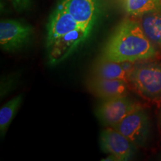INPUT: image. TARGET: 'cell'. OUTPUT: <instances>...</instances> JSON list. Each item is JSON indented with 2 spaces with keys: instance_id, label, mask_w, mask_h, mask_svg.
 <instances>
[{
  "instance_id": "6da1fadb",
  "label": "cell",
  "mask_w": 161,
  "mask_h": 161,
  "mask_svg": "<svg viewBox=\"0 0 161 161\" xmlns=\"http://www.w3.org/2000/svg\"><path fill=\"white\" fill-rule=\"evenodd\" d=\"M157 54L156 46L147 37L140 23L126 19L108 40L102 58L119 63H134L152 59Z\"/></svg>"
},
{
  "instance_id": "7a4b0ae2",
  "label": "cell",
  "mask_w": 161,
  "mask_h": 161,
  "mask_svg": "<svg viewBox=\"0 0 161 161\" xmlns=\"http://www.w3.org/2000/svg\"><path fill=\"white\" fill-rule=\"evenodd\" d=\"M138 62L128 73V83L145 99L158 103L161 102V62Z\"/></svg>"
},
{
  "instance_id": "3957f363",
  "label": "cell",
  "mask_w": 161,
  "mask_h": 161,
  "mask_svg": "<svg viewBox=\"0 0 161 161\" xmlns=\"http://www.w3.org/2000/svg\"><path fill=\"white\" fill-rule=\"evenodd\" d=\"M142 108L135 101L126 96L104 99L96 110L98 119L106 127L114 128L134 110Z\"/></svg>"
},
{
  "instance_id": "277c9868",
  "label": "cell",
  "mask_w": 161,
  "mask_h": 161,
  "mask_svg": "<svg viewBox=\"0 0 161 161\" xmlns=\"http://www.w3.org/2000/svg\"><path fill=\"white\" fill-rule=\"evenodd\" d=\"M91 31V29L80 27L46 46L48 63L51 66L57 65L67 58L88 37Z\"/></svg>"
},
{
  "instance_id": "5b68a950",
  "label": "cell",
  "mask_w": 161,
  "mask_h": 161,
  "mask_svg": "<svg viewBox=\"0 0 161 161\" xmlns=\"http://www.w3.org/2000/svg\"><path fill=\"white\" fill-rule=\"evenodd\" d=\"M33 35L31 25L14 19L0 23V46L5 52H16L29 44Z\"/></svg>"
},
{
  "instance_id": "8992f818",
  "label": "cell",
  "mask_w": 161,
  "mask_h": 161,
  "mask_svg": "<svg viewBox=\"0 0 161 161\" xmlns=\"http://www.w3.org/2000/svg\"><path fill=\"white\" fill-rule=\"evenodd\" d=\"M114 128L136 146H144L150 135V120L142 108L134 110Z\"/></svg>"
},
{
  "instance_id": "52a82bcc",
  "label": "cell",
  "mask_w": 161,
  "mask_h": 161,
  "mask_svg": "<svg viewBox=\"0 0 161 161\" xmlns=\"http://www.w3.org/2000/svg\"><path fill=\"white\" fill-rule=\"evenodd\" d=\"M100 146L104 152L114 157L116 160H129L134 155L136 146L119 131L107 127L100 134Z\"/></svg>"
},
{
  "instance_id": "ba28073f",
  "label": "cell",
  "mask_w": 161,
  "mask_h": 161,
  "mask_svg": "<svg viewBox=\"0 0 161 161\" xmlns=\"http://www.w3.org/2000/svg\"><path fill=\"white\" fill-rule=\"evenodd\" d=\"M59 5L80 25L92 29L98 15L97 0H62Z\"/></svg>"
},
{
  "instance_id": "9c48e42d",
  "label": "cell",
  "mask_w": 161,
  "mask_h": 161,
  "mask_svg": "<svg viewBox=\"0 0 161 161\" xmlns=\"http://www.w3.org/2000/svg\"><path fill=\"white\" fill-rule=\"evenodd\" d=\"M80 27L84 26L80 25L72 15L58 5L50 16L47 24L46 45H49L58 38Z\"/></svg>"
},
{
  "instance_id": "30bf717a",
  "label": "cell",
  "mask_w": 161,
  "mask_h": 161,
  "mask_svg": "<svg viewBox=\"0 0 161 161\" xmlns=\"http://www.w3.org/2000/svg\"><path fill=\"white\" fill-rule=\"evenodd\" d=\"M128 83L122 80L92 77L88 82V88L94 95L103 99L126 96Z\"/></svg>"
},
{
  "instance_id": "8fae6325",
  "label": "cell",
  "mask_w": 161,
  "mask_h": 161,
  "mask_svg": "<svg viewBox=\"0 0 161 161\" xmlns=\"http://www.w3.org/2000/svg\"><path fill=\"white\" fill-rule=\"evenodd\" d=\"M130 63H119L101 58L93 66L92 77L107 79L122 80L128 83V73L132 66Z\"/></svg>"
},
{
  "instance_id": "7c38bea8",
  "label": "cell",
  "mask_w": 161,
  "mask_h": 161,
  "mask_svg": "<svg viewBox=\"0 0 161 161\" xmlns=\"http://www.w3.org/2000/svg\"><path fill=\"white\" fill-rule=\"evenodd\" d=\"M140 24L147 37L161 49V12H152L140 17Z\"/></svg>"
},
{
  "instance_id": "4fadbf2b",
  "label": "cell",
  "mask_w": 161,
  "mask_h": 161,
  "mask_svg": "<svg viewBox=\"0 0 161 161\" xmlns=\"http://www.w3.org/2000/svg\"><path fill=\"white\" fill-rule=\"evenodd\" d=\"M128 14L141 17L152 12H161V0H123Z\"/></svg>"
},
{
  "instance_id": "5bb4252c",
  "label": "cell",
  "mask_w": 161,
  "mask_h": 161,
  "mask_svg": "<svg viewBox=\"0 0 161 161\" xmlns=\"http://www.w3.org/2000/svg\"><path fill=\"white\" fill-rule=\"evenodd\" d=\"M22 101L23 95L19 94L8 101L0 109V134L2 137L5 135V133L19 109Z\"/></svg>"
},
{
  "instance_id": "9a60e30c",
  "label": "cell",
  "mask_w": 161,
  "mask_h": 161,
  "mask_svg": "<svg viewBox=\"0 0 161 161\" xmlns=\"http://www.w3.org/2000/svg\"><path fill=\"white\" fill-rule=\"evenodd\" d=\"M14 8L18 11H23L28 9L31 5V0H10Z\"/></svg>"
},
{
  "instance_id": "2e32d148",
  "label": "cell",
  "mask_w": 161,
  "mask_h": 161,
  "mask_svg": "<svg viewBox=\"0 0 161 161\" xmlns=\"http://www.w3.org/2000/svg\"><path fill=\"white\" fill-rule=\"evenodd\" d=\"M160 128H161V110H160Z\"/></svg>"
}]
</instances>
